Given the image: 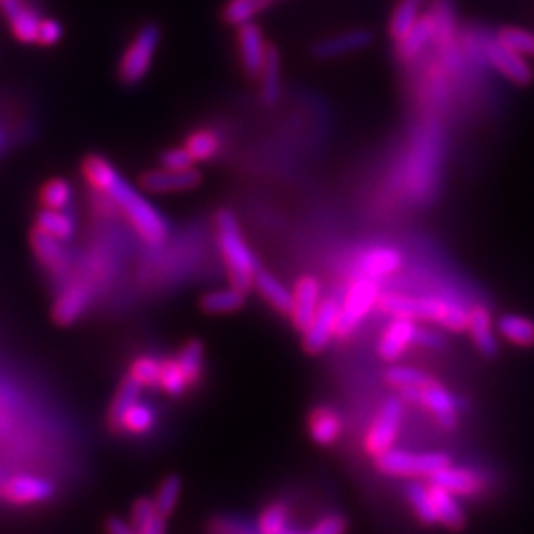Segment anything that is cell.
<instances>
[{"label":"cell","mask_w":534,"mask_h":534,"mask_svg":"<svg viewBox=\"0 0 534 534\" xmlns=\"http://www.w3.org/2000/svg\"><path fill=\"white\" fill-rule=\"evenodd\" d=\"M4 481H6V477L2 475V471H0V491H2V485H4Z\"/></svg>","instance_id":"9f6ffc18"},{"label":"cell","mask_w":534,"mask_h":534,"mask_svg":"<svg viewBox=\"0 0 534 534\" xmlns=\"http://www.w3.org/2000/svg\"><path fill=\"white\" fill-rule=\"evenodd\" d=\"M412 2H416V4H422V2H424V0H412Z\"/></svg>","instance_id":"6f0895ef"},{"label":"cell","mask_w":534,"mask_h":534,"mask_svg":"<svg viewBox=\"0 0 534 534\" xmlns=\"http://www.w3.org/2000/svg\"><path fill=\"white\" fill-rule=\"evenodd\" d=\"M34 228L46 232L48 236L68 244L74 240L76 236V222L72 218V214H68L66 210H48L42 208L36 216V224Z\"/></svg>","instance_id":"484cf974"},{"label":"cell","mask_w":534,"mask_h":534,"mask_svg":"<svg viewBox=\"0 0 534 534\" xmlns=\"http://www.w3.org/2000/svg\"><path fill=\"white\" fill-rule=\"evenodd\" d=\"M402 254L394 248H374L368 254L362 256L360 260V277H370V279H382L386 275L396 273L402 267Z\"/></svg>","instance_id":"7402d4cb"},{"label":"cell","mask_w":534,"mask_h":534,"mask_svg":"<svg viewBox=\"0 0 534 534\" xmlns=\"http://www.w3.org/2000/svg\"><path fill=\"white\" fill-rule=\"evenodd\" d=\"M287 529V507L283 503L267 505L258 523L260 534H281Z\"/></svg>","instance_id":"f6af8a7d"},{"label":"cell","mask_w":534,"mask_h":534,"mask_svg":"<svg viewBox=\"0 0 534 534\" xmlns=\"http://www.w3.org/2000/svg\"><path fill=\"white\" fill-rule=\"evenodd\" d=\"M159 163L165 167V169H175V171H182V169H192V165L196 163L192 159V155L188 153L186 147H175V149H169L161 155Z\"/></svg>","instance_id":"c3c4849f"},{"label":"cell","mask_w":534,"mask_h":534,"mask_svg":"<svg viewBox=\"0 0 534 534\" xmlns=\"http://www.w3.org/2000/svg\"><path fill=\"white\" fill-rule=\"evenodd\" d=\"M262 80V99L266 105H275L281 93V62L279 52L269 46L267 48L266 64L260 74Z\"/></svg>","instance_id":"4dcf8cb0"},{"label":"cell","mask_w":534,"mask_h":534,"mask_svg":"<svg viewBox=\"0 0 534 534\" xmlns=\"http://www.w3.org/2000/svg\"><path fill=\"white\" fill-rule=\"evenodd\" d=\"M184 147L188 149V153L192 155V159L196 163H204V161H210L220 151V139H218L216 133H212L208 129H202V131L192 133L186 139Z\"/></svg>","instance_id":"d590c367"},{"label":"cell","mask_w":534,"mask_h":534,"mask_svg":"<svg viewBox=\"0 0 534 534\" xmlns=\"http://www.w3.org/2000/svg\"><path fill=\"white\" fill-rule=\"evenodd\" d=\"M105 533L107 534H139L135 529H133V525L131 523H125V521H121V519H117V517H111V519H107V523H105Z\"/></svg>","instance_id":"f5cc1de1"},{"label":"cell","mask_w":534,"mask_h":534,"mask_svg":"<svg viewBox=\"0 0 534 534\" xmlns=\"http://www.w3.org/2000/svg\"><path fill=\"white\" fill-rule=\"evenodd\" d=\"M309 432L315 444L329 447L341 436V418L331 408H317L309 416Z\"/></svg>","instance_id":"4316f807"},{"label":"cell","mask_w":534,"mask_h":534,"mask_svg":"<svg viewBox=\"0 0 534 534\" xmlns=\"http://www.w3.org/2000/svg\"><path fill=\"white\" fill-rule=\"evenodd\" d=\"M370 42H372V34L368 30H351V32H343L333 38L317 42L313 46V54L321 60H333L339 56L353 54L356 50H362Z\"/></svg>","instance_id":"d6986e66"},{"label":"cell","mask_w":534,"mask_h":534,"mask_svg":"<svg viewBox=\"0 0 534 534\" xmlns=\"http://www.w3.org/2000/svg\"><path fill=\"white\" fill-rule=\"evenodd\" d=\"M159 386L171 394V396H180L186 392V388L190 386L186 380V374L182 372V366L178 364L177 358H169L163 362L161 366V378H159Z\"/></svg>","instance_id":"7bdbcfd3"},{"label":"cell","mask_w":534,"mask_h":534,"mask_svg":"<svg viewBox=\"0 0 534 534\" xmlns=\"http://www.w3.org/2000/svg\"><path fill=\"white\" fill-rule=\"evenodd\" d=\"M246 303V291L238 287H226V289H216L210 291L202 297V309L214 315H224V313H234L240 311Z\"/></svg>","instance_id":"f546056e"},{"label":"cell","mask_w":534,"mask_h":534,"mask_svg":"<svg viewBox=\"0 0 534 534\" xmlns=\"http://www.w3.org/2000/svg\"><path fill=\"white\" fill-rule=\"evenodd\" d=\"M416 343L422 345V347H426V349H442L445 345V339L440 333H436V331H428V329L418 327Z\"/></svg>","instance_id":"816d5d0a"},{"label":"cell","mask_w":534,"mask_h":534,"mask_svg":"<svg viewBox=\"0 0 534 534\" xmlns=\"http://www.w3.org/2000/svg\"><path fill=\"white\" fill-rule=\"evenodd\" d=\"M505 48H509L511 52L529 58L534 56V32L519 28V26H505L497 32L495 36Z\"/></svg>","instance_id":"e575fe53"},{"label":"cell","mask_w":534,"mask_h":534,"mask_svg":"<svg viewBox=\"0 0 534 534\" xmlns=\"http://www.w3.org/2000/svg\"><path fill=\"white\" fill-rule=\"evenodd\" d=\"M82 173L89 186L111 200L127 220L135 226L139 236L149 244H161L169 236L165 216L139 192L121 173L101 155H88L82 163Z\"/></svg>","instance_id":"6da1fadb"},{"label":"cell","mask_w":534,"mask_h":534,"mask_svg":"<svg viewBox=\"0 0 534 534\" xmlns=\"http://www.w3.org/2000/svg\"><path fill=\"white\" fill-rule=\"evenodd\" d=\"M400 398L428 408L436 416L438 424L445 430H453L457 426L459 404L436 380H430L426 386H420V388H404L400 390Z\"/></svg>","instance_id":"52a82bcc"},{"label":"cell","mask_w":534,"mask_h":534,"mask_svg":"<svg viewBox=\"0 0 534 534\" xmlns=\"http://www.w3.org/2000/svg\"><path fill=\"white\" fill-rule=\"evenodd\" d=\"M180 491H182V479L178 475H169L159 491H157V497H155V507H157V513L161 517H171L175 507H177L178 497H180Z\"/></svg>","instance_id":"b9f144b4"},{"label":"cell","mask_w":534,"mask_h":534,"mask_svg":"<svg viewBox=\"0 0 534 534\" xmlns=\"http://www.w3.org/2000/svg\"><path fill=\"white\" fill-rule=\"evenodd\" d=\"M341 305L337 299H325L319 305L317 315L313 317L311 325L303 331V347L309 355H319L325 351L333 337H337Z\"/></svg>","instance_id":"4fadbf2b"},{"label":"cell","mask_w":534,"mask_h":534,"mask_svg":"<svg viewBox=\"0 0 534 534\" xmlns=\"http://www.w3.org/2000/svg\"><path fill=\"white\" fill-rule=\"evenodd\" d=\"M321 305V285L315 277H301L293 289L291 319L299 331H305Z\"/></svg>","instance_id":"2e32d148"},{"label":"cell","mask_w":534,"mask_h":534,"mask_svg":"<svg viewBox=\"0 0 534 534\" xmlns=\"http://www.w3.org/2000/svg\"><path fill=\"white\" fill-rule=\"evenodd\" d=\"M497 331L505 341L517 347H525V349L534 347V319L531 317L515 315V313L503 315L497 321Z\"/></svg>","instance_id":"83f0119b"},{"label":"cell","mask_w":534,"mask_h":534,"mask_svg":"<svg viewBox=\"0 0 534 534\" xmlns=\"http://www.w3.org/2000/svg\"><path fill=\"white\" fill-rule=\"evenodd\" d=\"M378 301H380V291L376 281L370 277H358L351 285L345 303L341 305L337 337L341 339L351 337L356 327L362 323V319L372 311V307L378 305Z\"/></svg>","instance_id":"8992f818"},{"label":"cell","mask_w":534,"mask_h":534,"mask_svg":"<svg viewBox=\"0 0 534 534\" xmlns=\"http://www.w3.org/2000/svg\"><path fill=\"white\" fill-rule=\"evenodd\" d=\"M210 534H256L254 531L248 529V525L236 521V519H228V517H220L214 519L208 527Z\"/></svg>","instance_id":"681fc988"},{"label":"cell","mask_w":534,"mask_h":534,"mask_svg":"<svg viewBox=\"0 0 534 534\" xmlns=\"http://www.w3.org/2000/svg\"><path fill=\"white\" fill-rule=\"evenodd\" d=\"M238 48L244 72L250 78H260L266 64L267 46L264 32L256 22H246L238 26Z\"/></svg>","instance_id":"9a60e30c"},{"label":"cell","mask_w":534,"mask_h":534,"mask_svg":"<svg viewBox=\"0 0 534 534\" xmlns=\"http://www.w3.org/2000/svg\"><path fill=\"white\" fill-rule=\"evenodd\" d=\"M436 42V20L432 12L420 16L418 24L412 28V32L398 42V54L404 60H414L422 54V50L430 44Z\"/></svg>","instance_id":"cb8c5ba5"},{"label":"cell","mask_w":534,"mask_h":534,"mask_svg":"<svg viewBox=\"0 0 534 534\" xmlns=\"http://www.w3.org/2000/svg\"><path fill=\"white\" fill-rule=\"evenodd\" d=\"M159 44L161 28L157 24H145L139 28L119 62V80L125 86H137L149 74Z\"/></svg>","instance_id":"277c9868"},{"label":"cell","mask_w":534,"mask_h":534,"mask_svg":"<svg viewBox=\"0 0 534 534\" xmlns=\"http://www.w3.org/2000/svg\"><path fill=\"white\" fill-rule=\"evenodd\" d=\"M93 295H95V289L89 279L80 277V279L64 283L52 307L54 323L60 327H70L78 323L86 315L93 301Z\"/></svg>","instance_id":"ba28073f"},{"label":"cell","mask_w":534,"mask_h":534,"mask_svg":"<svg viewBox=\"0 0 534 534\" xmlns=\"http://www.w3.org/2000/svg\"><path fill=\"white\" fill-rule=\"evenodd\" d=\"M54 495H56V485L50 479L24 473L6 477L0 491V499L16 507L42 505L52 501Z\"/></svg>","instance_id":"9c48e42d"},{"label":"cell","mask_w":534,"mask_h":534,"mask_svg":"<svg viewBox=\"0 0 534 534\" xmlns=\"http://www.w3.org/2000/svg\"><path fill=\"white\" fill-rule=\"evenodd\" d=\"M430 485L442 487L447 493L451 495H459V497H471L475 493H479L481 489V481L475 473L467 471V469H455L451 465H447L444 469H440L436 475L430 477Z\"/></svg>","instance_id":"44dd1931"},{"label":"cell","mask_w":534,"mask_h":534,"mask_svg":"<svg viewBox=\"0 0 534 534\" xmlns=\"http://www.w3.org/2000/svg\"><path fill=\"white\" fill-rule=\"evenodd\" d=\"M4 147H6V135L0 131V153L4 151Z\"/></svg>","instance_id":"11a10c76"},{"label":"cell","mask_w":534,"mask_h":534,"mask_svg":"<svg viewBox=\"0 0 534 534\" xmlns=\"http://www.w3.org/2000/svg\"><path fill=\"white\" fill-rule=\"evenodd\" d=\"M467 331L479 349V353L487 358H495L499 353V341L495 337V327H493V317L489 309L485 307H473L469 311V325Z\"/></svg>","instance_id":"ffe728a7"},{"label":"cell","mask_w":534,"mask_h":534,"mask_svg":"<svg viewBox=\"0 0 534 534\" xmlns=\"http://www.w3.org/2000/svg\"><path fill=\"white\" fill-rule=\"evenodd\" d=\"M378 305L394 317H408L414 321H430L449 331H467L469 311L442 297H408L400 293H386Z\"/></svg>","instance_id":"7a4b0ae2"},{"label":"cell","mask_w":534,"mask_h":534,"mask_svg":"<svg viewBox=\"0 0 534 534\" xmlns=\"http://www.w3.org/2000/svg\"><path fill=\"white\" fill-rule=\"evenodd\" d=\"M347 533V521L341 515H329L325 517L311 533L307 534H345Z\"/></svg>","instance_id":"f907efd6"},{"label":"cell","mask_w":534,"mask_h":534,"mask_svg":"<svg viewBox=\"0 0 534 534\" xmlns=\"http://www.w3.org/2000/svg\"><path fill=\"white\" fill-rule=\"evenodd\" d=\"M74 190L66 178H52L40 190V204L48 210H66L70 208Z\"/></svg>","instance_id":"1f68e13d"},{"label":"cell","mask_w":534,"mask_h":534,"mask_svg":"<svg viewBox=\"0 0 534 534\" xmlns=\"http://www.w3.org/2000/svg\"><path fill=\"white\" fill-rule=\"evenodd\" d=\"M216 228H218V244L228 267L232 285L242 291H248L254 285V277L260 269L254 252L250 250V246L242 236L236 216L230 210H220L216 216Z\"/></svg>","instance_id":"3957f363"},{"label":"cell","mask_w":534,"mask_h":534,"mask_svg":"<svg viewBox=\"0 0 534 534\" xmlns=\"http://www.w3.org/2000/svg\"><path fill=\"white\" fill-rule=\"evenodd\" d=\"M141 390L143 386L133 378V376H127L121 384H119V390L117 394L113 396V402L109 406V416H107V424L109 428L115 432V434H121V422H123V416L139 402L141 398Z\"/></svg>","instance_id":"603a6c76"},{"label":"cell","mask_w":534,"mask_h":534,"mask_svg":"<svg viewBox=\"0 0 534 534\" xmlns=\"http://www.w3.org/2000/svg\"><path fill=\"white\" fill-rule=\"evenodd\" d=\"M202 180V175L192 167V169H182V171H175V169H157V171H149L141 177V186L147 192H155V194H169V192H182V190H190L194 186H198Z\"/></svg>","instance_id":"ac0fdd59"},{"label":"cell","mask_w":534,"mask_h":534,"mask_svg":"<svg viewBox=\"0 0 534 534\" xmlns=\"http://www.w3.org/2000/svg\"><path fill=\"white\" fill-rule=\"evenodd\" d=\"M254 285L266 297L267 303L275 311L291 315V309H293V291L287 285H283L273 273L260 269L256 273V277H254Z\"/></svg>","instance_id":"d4e9b609"},{"label":"cell","mask_w":534,"mask_h":534,"mask_svg":"<svg viewBox=\"0 0 534 534\" xmlns=\"http://www.w3.org/2000/svg\"><path fill=\"white\" fill-rule=\"evenodd\" d=\"M416 335H418V325L414 319L396 317L384 331L382 341L378 345V353L388 362L398 360L412 345H416Z\"/></svg>","instance_id":"e0dca14e"},{"label":"cell","mask_w":534,"mask_h":534,"mask_svg":"<svg viewBox=\"0 0 534 534\" xmlns=\"http://www.w3.org/2000/svg\"><path fill=\"white\" fill-rule=\"evenodd\" d=\"M177 360L182 366V372L186 374L188 384L194 386L200 380L202 368H204V345L200 341H188L182 347Z\"/></svg>","instance_id":"8d00e7d4"},{"label":"cell","mask_w":534,"mask_h":534,"mask_svg":"<svg viewBox=\"0 0 534 534\" xmlns=\"http://www.w3.org/2000/svg\"><path fill=\"white\" fill-rule=\"evenodd\" d=\"M420 20V4L412 2V0H402L394 14H392V20H390V36L400 42L404 40L412 28L418 24Z\"/></svg>","instance_id":"d6a6232c"},{"label":"cell","mask_w":534,"mask_h":534,"mask_svg":"<svg viewBox=\"0 0 534 534\" xmlns=\"http://www.w3.org/2000/svg\"><path fill=\"white\" fill-rule=\"evenodd\" d=\"M479 50L481 56L507 80H511L517 86H529L533 82V70L527 64V60L509 48H505L497 38L481 36L479 38Z\"/></svg>","instance_id":"30bf717a"},{"label":"cell","mask_w":534,"mask_h":534,"mask_svg":"<svg viewBox=\"0 0 534 534\" xmlns=\"http://www.w3.org/2000/svg\"><path fill=\"white\" fill-rule=\"evenodd\" d=\"M447 465L449 457L445 453H410L394 447L376 457V467L390 477L430 479Z\"/></svg>","instance_id":"5b68a950"},{"label":"cell","mask_w":534,"mask_h":534,"mask_svg":"<svg viewBox=\"0 0 534 534\" xmlns=\"http://www.w3.org/2000/svg\"><path fill=\"white\" fill-rule=\"evenodd\" d=\"M155 410L137 402L125 416H123V422H121V434L127 432V434H133V436H141V434H147L149 430H153L155 426Z\"/></svg>","instance_id":"74e56055"},{"label":"cell","mask_w":534,"mask_h":534,"mask_svg":"<svg viewBox=\"0 0 534 534\" xmlns=\"http://www.w3.org/2000/svg\"><path fill=\"white\" fill-rule=\"evenodd\" d=\"M161 366L163 362L153 356H139L137 360H133L129 376H133L141 386H159Z\"/></svg>","instance_id":"ee69618b"},{"label":"cell","mask_w":534,"mask_h":534,"mask_svg":"<svg viewBox=\"0 0 534 534\" xmlns=\"http://www.w3.org/2000/svg\"><path fill=\"white\" fill-rule=\"evenodd\" d=\"M386 382L398 390H404V388H420V386H426L432 378L418 370V368H412V366H392L386 370L384 374Z\"/></svg>","instance_id":"60d3db41"},{"label":"cell","mask_w":534,"mask_h":534,"mask_svg":"<svg viewBox=\"0 0 534 534\" xmlns=\"http://www.w3.org/2000/svg\"><path fill=\"white\" fill-rule=\"evenodd\" d=\"M30 248L40 267L54 279L64 281L72 271V256L64 242L34 228L30 232Z\"/></svg>","instance_id":"8fae6325"},{"label":"cell","mask_w":534,"mask_h":534,"mask_svg":"<svg viewBox=\"0 0 534 534\" xmlns=\"http://www.w3.org/2000/svg\"><path fill=\"white\" fill-rule=\"evenodd\" d=\"M64 36V28L60 24V20L56 18H42L40 22V28H38V40L36 44L44 46V48H50V46H56Z\"/></svg>","instance_id":"7dc6e473"},{"label":"cell","mask_w":534,"mask_h":534,"mask_svg":"<svg viewBox=\"0 0 534 534\" xmlns=\"http://www.w3.org/2000/svg\"><path fill=\"white\" fill-rule=\"evenodd\" d=\"M408 501L416 513V517L424 523V525H436L438 523V515L434 509V501H432V493L430 487L422 485V483H412L408 485Z\"/></svg>","instance_id":"836d02e7"},{"label":"cell","mask_w":534,"mask_h":534,"mask_svg":"<svg viewBox=\"0 0 534 534\" xmlns=\"http://www.w3.org/2000/svg\"><path fill=\"white\" fill-rule=\"evenodd\" d=\"M139 534H167V519L157 515L145 529H141Z\"/></svg>","instance_id":"db71d44e"},{"label":"cell","mask_w":534,"mask_h":534,"mask_svg":"<svg viewBox=\"0 0 534 534\" xmlns=\"http://www.w3.org/2000/svg\"><path fill=\"white\" fill-rule=\"evenodd\" d=\"M432 16L436 20V42L445 48L453 44L455 36V14H453V4L449 0H438Z\"/></svg>","instance_id":"f35d334b"},{"label":"cell","mask_w":534,"mask_h":534,"mask_svg":"<svg viewBox=\"0 0 534 534\" xmlns=\"http://www.w3.org/2000/svg\"><path fill=\"white\" fill-rule=\"evenodd\" d=\"M269 0H230L224 8V20L234 26L252 22L256 14L267 8Z\"/></svg>","instance_id":"ab89813d"},{"label":"cell","mask_w":534,"mask_h":534,"mask_svg":"<svg viewBox=\"0 0 534 534\" xmlns=\"http://www.w3.org/2000/svg\"><path fill=\"white\" fill-rule=\"evenodd\" d=\"M0 14L18 42L36 44L42 16L28 0H0Z\"/></svg>","instance_id":"5bb4252c"},{"label":"cell","mask_w":534,"mask_h":534,"mask_svg":"<svg viewBox=\"0 0 534 534\" xmlns=\"http://www.w3.org/2000/svg\"><path fill=\"white\" fill-rule=\"evenodd\" d=\"M430 493H432L434 509L438 515V523H442L449 531H461L465 527V513L461 505L457 503L455 495L447 493L445 489L436 487V485H430Z\"/></svg>","instance_id":"f1b7e54d"},{"label":"cell","mask_w":534,"mask_h":534,"mask_svg":"<svg viewBox=\"0 0 534 534\" xmlns=\"http://www.w3.org/2000/svg\"><path fill=\"white\" fill-rule=\"evenodd\" d=\"M402 414H404V406L400 398H390L382 404L376 420L372 422L370 432L366 434V451L370 455L378 457L384 451L392 449V445L398 438Z\"/></svg>","instance_id":"7c38bea8"},{"label":"cell","mask_w":534,"mask_h":534,"mask_svg":"<svg viewBox=\"0 0 534 534\" xmlns=\"http://www.w3.org/2000/svg\"><path fill=\"white\" fill-rule=\"evenodd\" d=\"M157 507H155V499H147V497H141L135 501L133 509H131V519L129 523L133 525V529L139 533L141 529H145L155 517H157Z\"/></svg>","instance_id":"bcb514c9"}]
</instances>
